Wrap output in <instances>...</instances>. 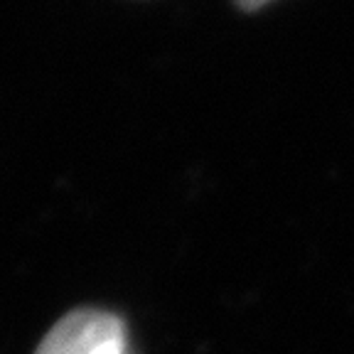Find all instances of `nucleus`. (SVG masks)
<instances>
[{"mask_svg":"<svg viewBox=\"0 0 354 354\" xmlns=\"http://www.w3.org/2000/svg\"><path fill=\"white\" fill-rule=\"evenodd\" d=\"M35 354H131L126 322L106 310H72L44 335Z\"/></svg>","mask_w":354,"mask_h":354,"instance_id":"f257e3e1","label":"nucleus"},{"mask_svg":"<svg viewBox=\"0 0 354 354\" xmlns=\"http://www.w3.org/2000/svg\"><path fill=\"white\" fill-rule=\"evenodd\" d=\"M266 3H271V0H236V6L243 8V10H259Z\"/></svg>","mask_w":354,"mask_h":354,"instance_id":"f03ea898","label":"nucleus"}]
</instances>
